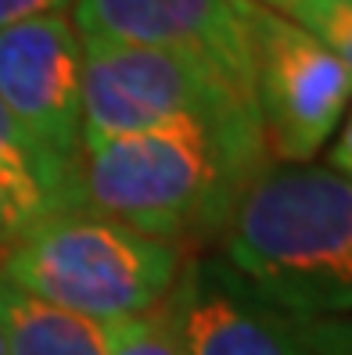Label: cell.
Instances as JSON below:
<instances>
[{"label": "cell", "instance_id": "obj_1", "mask_svg": "<svg viewBox=\"0 0 352 355\" xmlns=\"http://www.w3.org/2000/svg\"><path fill=\"white\" fill-rule=\"evenodd\" d=\"M266 165L262 137L176 122L83 148L69 208L194 255L198 241L226 230L241 191Z\"/></svg>", "mask_w": 352, "mask_h": 355}, {"label": "cell", "instance_id": "obj_2", "mask_svg": "<svg viewBox=\"0 0 352 355\" xmlns=\"http://www.w3.org/2000/svg\"><path fill=\"white\" fill-rule=\"evenodd\" d=\"M223 262L280 312L352 316V180L330 165H266L226 219Z\"/></svg>", "mask_w": 352, "mask_h": 355}, {"label": "cell", "instance_id": "obj_3", "mask_svg": "<svg viewBox=\"0 0 352 355\" xmlns=\"http://www.w3.org/2000/svg\"><path fill=\"white\" fill-rule=\"evenodd\" d=\"M187 252L90 212H54L11 237L0 280L101 327L158 312Z\"/></svg>", "mask_w": 352, "mask_h": 355}, {"label": "cell", "instance_id": "obj_4", "mask_svg": "<svg viewBox=\"0 0 352 355\" xmlns=\"http://www.w3.org/2000/svg\"><path fill=\"white\" fill-rule=\"evenodd\" d=\"M83 148L201 122L262 137L248 79L183 47H83Z\"/></svg>", "mask_w": 352, "mask_h": 355}, {"label": "cell", "instance_id": "obj_5", "mask_svg": "<svg viewBox=\"0 0 352 355\" xmlns=\"http://www.w3.org/2000/svg\"><path fill=\"white\" fill-rule=\"evenodd\" d=\"M255 119L270 165H309L342 126L352 76L327 44L252 0H237Z\"/></svg>", "mask_w": 352, "mask_h": 355}, {"label": "cell", "instance_id": "obj_6", "mask_svg": "<svg viewBox=\"0 0 352 355\" xmlns=\"http://www.w3.org/2000/svg\"><path fill=\"white\" fill-rule=\"evenodd\" d=\"M83 44L69 15L0 29V101L26 133L54 183L58 212L69 208L83 155Z\"/></svg>", "mask_w": 352, "mask_h": 355}, {"label": "cell", "instance_id": "obj_7", "mask_svg": "<svg viewBox=\"0 0 352 355\" xmlns=\"http://www.w3.org/2000/svg\"><path fill=\"white\" fill-rule=\"evenodd\" d=\"M162 312L183 355H305V316L262 302L223 259L187 255Z\"/></svg>", "mask_w": 352, "mask_h": 355}, {"label": "cell", "instance_id": "obj_8", "mask_svg": "<svg viewBox=\"0 0 352 355\" xmlns=\"http://www.w3.org/2000/svg\"><path fill=\"white\" fill-rule=\"evenodd\" d=\"M69 22L83 47L201 51L248 79V40L237 0H72Z\"/></svg>", "mask_w": 352, "mask_h": 355}, {"label": "cell", "instance_id": "obj_9", "mask_svg": "<svg viewBox=\"0 0 352 355\" xmlns=\"http://www.w3.org/2000/svg\"><path fill=\"white\" fill-rule=\"evenodd\" d=\"M0 323L8 355H112L108 327L36 302L8 280H0Z\"/></svg>", "mask_w": 352, "mask_h": 355}, {"label": "cell", "instance_id": "obj_10", "mask_svg": "<svg viewBox=\"0 0 352 355\" xmlns=\"http://www.w3.org/2000/svg\"><path fill=\"white\" fill-rule=\"evenodd\" d=\"M0 208L8 223V241L58 212L54 183L4 101H0Z\"/></svg>", "mask_w": 352, "mask_h": 355}, {"label": "cell", "instance_id": "obj_11", "mask_svg": "<svg viewBox=\"0 0 352 355\" xmlns=\"http://www.w3.org/2000/svg\"><path fill=\"white\" fill-rule=\"evenodd\" d=\"M287 18L327 44L352 76V0H299Z\"/></svg>", "mask_w": 352, "mask_h": 355}, {"label": "cell", "instance_id": "obj_12", "mask_svg": "<svg viewBox=\"0 0 352 355\" xmlns=\"http://www.w3.org/2000/svg\"><path fill=\"white\" fill-rule=\"evenodd\" d=\"M108 348L112 355H183L162 309L148 312L140 320L108 327Z\"/></svg>", "mask_w": 352, "mask_h": 355}, {"label": "cell", "instance_id": "obj_13", "mask_svg": "<svg viewBox=\"0 0 352 355\" xmlns=\"http://www.w3.org/2000/svg\"><path fill=\"white\" fill-rule=\"evenodd\" d=\"M305 355H352V316L305 320Z\"/></svg>", "mask_w": 352, "mask_h": 355}, {"label": "cell", "instance_id": "obj_14", "mask_svg": "<svg viewBox=\"0 0 352 355\" xmlns=\"http://www.w3.org/2000/svg\"><path fill=\"white\" fill-rule=\"evenodd\" d=\"M69 8H72V0H0V29L33 22V18L65 15Z\"/></svg>", "mask_w": 352, "mask_h": 355}, {"label": "cell", "instance_id": "obj_15", "mask_svg": "<svg viewBox=\"0 0 352 355\" xmlns=\"http://www.w3.org/2000/svg\"><path fill=\"white\" fill-rule=\"evenodd\" d=\"M330 169L335 173H342L345 180H352V115L345 119V126H342V133H338V140H335V148H330Z\"/></svg>", "mask_w": 352, "mask_h": 355}, {"label": "cell", "instance_id": "obj_16", "mask_svg": "<svg viewBox=\"0 0 352 355\" xmlns=\"http://www.w3.org/2000/svg\"><path fill=\"white\" fill-rule=\"evenodd\" d=\"M252 4H262V8H270V11H280V15H287L299 0H252Z\"/></svg>", "mask_w": 352, "mask_h": 355}, {"label": "cell", "instance_id": "obj_17", "mask_svg": "<svg viewBox=\"0 0 352 355\" xmlns=\"http://www.w3.org/2000/svg\"><path fill=\"white\" fill-rule=\"evenodd\" d=\"M8 241V223H4V208H0V244Z\"/></svg>", "mask_w": 352, "mask_h": 355}, {"label": "cell", "instance_id": "obj_18", "mask_svg": "<svg viewBox=\"0 0 352 355\" xmlns=\"http://www.w3.org/2000/svg\"><path fill=\"white\" fill-rule=\"evenodd\" d=\"M0 355H8V334H4V323H0Z\"/></svg>", "mask_w": 352, "mask_h": 355}]
</instances>
